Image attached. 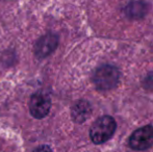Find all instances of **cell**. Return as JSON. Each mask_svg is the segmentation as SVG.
Here are the masks:
<instances>
[{
	"instance_id": "obj_6",
	"label": "cell",
	"mask_w": 153,
	"mask_h": 152,
	"mask_svg": "<svg viewBox=\"0 0 153 152\" xmlns=\"http://www.w3.org/2000/svg\"><path fill=\"white\" fill-rule=\"evenodd\" d=\"M92 114V106L87 100H78L71 108V117L75 123L81 124L89 119Z\"/></svg>"
},
{
	"instance_id": "obj_1",
	"label": "cell",
	"mask_w": 153,
	"mask_h": 152,
	"mask_svg": "<svg viewBox=\"0 0 153 152\" xmlns=\"http://www.w3.org/2000/svg\"><path fill=\"white\" fill-rule=\"evenodd\" d=\"M117 128L115 119L111 116H102L93 123L90 129V138L94 144H102L114 136Z\"/></svg>"
},
{
	"instance_id": "obj_5",
	"label": "cell",
	"mask_w": 153,
	"mask_h": 152,
	"mask_svg": "<svg viewBox=\"0 0 153 152\" xmlns=\"http://www.w3.org/2000/svg\"><path fill=\"white\" fill-rule=\"evenodd\" d=\"M59 46V36L48 33L38 39L34 45V55L36 59H46L52 54Z\"/></svg>"
},
{
	"instance_id": "obj_4",
	"label": "cell",
	"mask_w": 153,
	"mask_h": 152,
	"mask_svg": "<svg viewBox=\"0 0 153 152\" xmlns=\"http://www.w3.org/2000/svg\"><path fill=\"white\" fill-rule=\"evenodd\" d=\"M153 145V126L146 125L133 131L129 138V146L133 150H147Z\"/></svg>"
},
{
	"instance_id": "obj_7",
	"label": "cell",
	"mask_w": 153,
	"mask_h": 152,
	"mask_svg": "<svg viewBox=\"0 0 153 152\" xmlns=\"http://www.w3.org/2000/svg\"><path fill=\"white\" fill-rule=\"evenodd\" d=\"M147 10L148 6L144 1H132L125 7V13L129 18L140 19L145 16Z\"/></svg>"
},
{
	"instance_id": "obj_3",
	"label": "cell",
	"mask_w": 153,
	"mask_h": 152,
	"mask_svg": "<svg viewBox=\"0 0 153 152\" xmlns=\"http://www.w3.org/2000/svg\"><path fill=\"white\" fill-rule=\"evenodd\" d=\"M51 108L50 96L45 92H36L29 99V113L36 119H43L49 114Z\"/></svg>"
},
{
	"instance_id": "obj_8",
	"label": "cell",
	"mask_w": 153,
	"mask_h": 152,
	"mask_svg": "<svg viewBox=\"0 0 153 152\" xmlns=\"http://www.w3.org/2000/svg\"><path fill=\"white\" fill-rule=\"evenodd\" d=\"M32 152H52V150H51L50 147L47 146V145H42V146L36 148Z\"/></svg>"
},
{
	"instance_id": "obj_2",
	"label": "cell",
	"mask_w": 153,
	"mask_h": 152,
	"mask_svg": "<svg viewBox=\"0 0 153 152\" xmlns=\"http://www.w3.org/2000/svg\"><path fill=\"white\" fill-rule=\"evenodd\" d=\"M120 81L119 69L111 65H103L95 71L93 82L99 91H111Z\"/></svg>"
}]
</instances>
